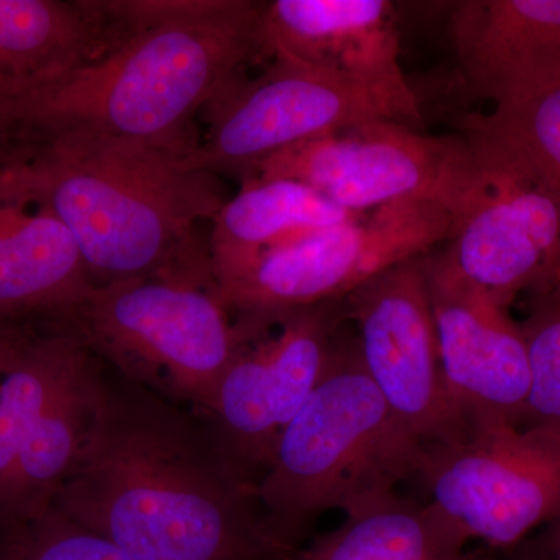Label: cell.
Here are the masks:
<instances>
[{"mask_svg":"<svg viewBox=\"0 0 560 560\" xmlns=\"http://www.w3.org/2000/svg\"><path fill=\"white\" fill-rule=\"evenodd\" d=\"M523 555L539 556L545 560H560V522L541 529L539 536L522 545Z\"/></svg>","mask_w":560,"mask_h":560,"instance_id":"obj_25","label":"cell"},{"mask_svg":"<svg viewBox=\"0 0 560 560\" xmlns=\"http://www.w3.org/2000/svg\"><path fill=\"white\" fill-rule=\"evenodd\" d=\"M131 27L113 47L0 95V150L65 136L194 142L191 119L267 55L265 3L130 0Z\"/></svg>","mask_w":560,"mask_h":560,"instance_id":"obj_2","label":"cell"},{"mask_svg":"<svg viewBox=\"0 0 560 560\" xmlns=\"http://www.w3.org/2000/svg\"><path fill=\"white\" fill-rule=\"evenodd\" d=\"M529 389L523 427L560 425V276L526 293Z\"/></svg>","mask_w":560,"mask_h":560,"instance_id":"obj_23","label":"cell"},{"mask_svg":"<svg viewBox=\"0 0 560 560\" xmlns=\"http://www.w3.org/2000/svg\"><path fill=\"white\" fill-rule=\"evenodd\" d=\"M463 127L517 151L560 201V86L533 101L471 116Z\"/></svg>","mask_w":560,"mask_h":560,"instance_id":"obj_22","label":"cell"},{"mask_svg":"<svg viewBox=\"0 0 560 560\" xmlns=\"http://www.w3.org/2000/svg\"><path fill=\"white\" fill-rule=\"evenodd\" d=\"M257 79L232 81L208 103L197 161L215 175L253 178L261 162L304 140L372 120L423 130L408 81L360 79L271 55Z\"/></svg>","mask_w":560,"mask_h":560,"instance_id":"obj_6","label":"cell"},{"mask_svg":"<svg viewBox=\"0 0 560 560\" xmlns=\"http://www.w3.org/2000/svg\"><path fill=\"white\" fill-rule=\"evenodd\" d=\"M102 377L103 361L94 353L40 416L22 445L0 521L33 514L54 503L55 493L79 458L91 429L101 399Z\"/></svg>","mask_w":560,"mask_h":560,"instance_id":"obj_21","label":"cell"},{"mask_svg":"<svg viewBox=\"0 0 560 560\" xmlns=\"http://www.w3.org/2000/svg\"><path fill=\"white\" fill-rule=\"evenodd\" d=\"M442 371L453 401L469 420L523 427L528 352L510 308L467 282L441 254H427Z\"/></svg>","mask_w":560,"mask_h":560,"instance_id":"obj_13","label":"cell"},{"mask_svg":"<svg viewBox=\"0 0 560 560\" xmlns=\"http://www.w3.org/2000/svg\"><path fill=\"white\" fill-rule=\"evenodd\" d=\"M514 560H545V559L539 558V556L523 555V552H521V555H518L517 558H515Z\"/></svg>","mask_w":560,"mask_h":560,"instance_id":"obj_27","label":"cell"},{"mask_svg":"<svg viewBox=\"0 0 560 560\" xmlns=\"http://www.w3.org/2000/svg\"><path fill=\"white\" fill-rule=\"evenodd\" d=\"M345 302L364 371L401 425L423 445L464 440L471 427L442 371L425 256L382 272Z\"/></svg>","mask_w":560,"mask_h":560,"instance_id":"obj_10","label":"cell"},{"mask_svg":"<svg viewBox=\"0 0 560 560\" xmlns=\"http://www.w3.org/2000/svg\"><path fill=\"white\" fill-rule=\"evenodd\" d=\"M92 289L66 224L20 171L0 164V323L60 324Z\"/></svg>","mask_w":560,"mask_h":560,"instance_id":"obj_14","label":"cell"},{"mask_svg":"<svg viewBox=\"0 0 560 560\" xmlns=\"http://www.w3.org/2000/svg\"><path fill=\"white\" fill-rule=\"evenodd\" d=\"M361 215L341 209L298 180H243L241 191L226 200L212 220L208 245L213 279L230 275L272 249Z\"/></svg>","mask_w":560,"mask_h":560,"instance_id":"obj_18","label":"cell"},{"mask_svg":"<svg viewBox=\"0 0 560 560\" xmlns=\"http://www.w3.org/2000/svg\"><path fill=\"white\" fill-rule=\"evenodd\" d=\"M259 478L206 416L103 363L91 429L54 504L132 560H294Z\"/></svg>","mask_w":560,"mask_h":560,"instance_id":"obj_1","label":"cell"},{"mask_svg":"<svg viewBox=\"0 0 560 560\" xmlns=\"http://www.w3.org/2000/svg\"><path fill=\"white\" fill-rule=\"evenodd\" d=\"M452 210L401 201L272 249L215 279L235 323L261 334L300 308L346 300L404 261L427 256L455 232Z\"/></svg>","mask_w":560,"mask_h":560,"instance_id":"obj_7","label":"cell"},{"mask_svg":"<svg viewBox=\"0 0 560 560\" xmlns=\"http://www.w3.org/2000/svg\"><path fill=\"white\" fill-rule=\"evenodd\" d=\"M130 27V0H0V95L102 57Z\"/></svg>","mask_w":560,"mask_h":560,"instance_id":"obj_17","label":"cell"},{"mask_svg":"<svg viewBox=\"0 0 560 560\" xmlns=\"http://www.w3.org/2000/svg\"><path fill=\"white\" fill-rule=\"evenodd\" d=\"M253 178L298 180L355 213L436 202L458 223L480 190L482 162L464 135L431 136L400 121L372 120L280 150Z\"/></svg>","mask_w":560,"mask_h":560,"instance_id":"obj_8","label":"cell"},{"mask_svg":"<svg viewBox=\"0 0 560 560\" xmlns=\"http://www.w3.org/2000/svg\"><path fill=\"white\" fill-rule=\"evenodd\" d=\"M14 326L11 324L0 323V361L5 357L7 350L10 348L11 338H13Z\"/></svg>","mask_w":560,"mask_h":560,"instance_id":"obj_26","label":"cell"},{"mask_svg":"<svg viewBox=\"0 0 560 560\" xmlns=\"http://www.w3.org/2000/svg\"><path fill=\"white\" fill-rule=\"evenodd\" d=\"M451 35L464 86L495 108L560 86V0H470Z\"/></svg>","mask_w":560,"mask_h":560,"instance_id":"obj_15","label":"cell"},{"mask_svg":"<svg viewBox=\"0 0 560 560\" xmlns=\"http://www.w3.org/2000/svg\"><path fill=\"white\" fill-rule=\"evenodd\" d=\"M422 442L389 410L342 331L311 397L283 430L259 497L275 528L301 548L324 512H349L416 477Z\"/></svg>","mask_w":560,"mask_h":560,"instance_id":"obj_4","label":"cell"},{"mask_svg":"<svg viewBox=\"0 0 560 560\" xmlns=\"http://www.w3.org/2000/svg\"><path fill=\"white\" fill-rule=\"evenodd\" d=\"M0 522V560H132L54 503Z\"/></svg>","mask_w":560,"mask_h":560,"instance_id":"obj_24","label":"cell"},{"mask_svg":"<svg viewBox=\"0 0 560 560\" xmlns=\"http://www.w3.org/2000/svg\"><path fill=\"white\" fill-rule=\"evenodd\" d=\"M482 179L442 253L467 282L510 308L560 276V201L517 151L478 131Z\"/></svg>","mask_w":560,"mask_h":560,"instance_id":"obj_11","label":"cell"},{"mask_svg":"<svg viewBox=\"0 0 560 560\" xmlns=\"http://www.w3.org/2000/svg\"><path fill=\"white\" fill-rule=\"evenodd\" d=\"M200 140L65 136L0 150L75 238L92 285L140 278L215 282L198 223L223 208L219 175L197 161Z\"/></svg>","mask_w":560,"mask_h":560,"instance_id":"obj_3","label":"cell"},{"mask_svg":"<svg viewBox=\"0 0 560 560\" xmlns=\"http://www.w3.org/2000/svg\"><path fill=\"white\" fill-rule=\"evenodd\" d=\"M416 477L467 541L521 548L560 522V425L481 423L464 440L423 445Z\"/></svg>","mask_w":560,"mask_h":560,"instance_id":"obj_9","label":"cell"},{"mask_svg":"<svg viewBox=\"0 0 560 560\" xmlns=\"http://www.w3.org/2000/svg\"><path fill=\"white\" fill-rule=\"evenodd\" d=\"M61 324L128 381L201 416H209L232 357L253 338L215 282L176 278L94 287Z\"/></svg>","mask_w":560,"mask_h":560,"instance_id":"obj_5","label":"cell"},{"mask_svg":"<svg viewBox=\"0 0 560 560\" xmlns=\"http://www.w3.org/2000/svg\"><path fill=\"white\" fill-rule=\"evenodd\" d=\"M268 57L280 55L360 79L408 81L393 3L386 0H276L264 7Z\"/></svg>","mask_w":560,"mask_h":560,"instance_id":"obj_16","label":"cell"},{"mask_svg":"<svg viewBox=\"0 0 560 560\" xmlns=\"http://www.w3.org/2000/svg\"><path fill=\"white\" fill-rule=\"evenodd\" d=\"M66 324H44L39 335L16 330L0 364V514L9 501L22 445L61 390L92 359Z\"/></svg>","mask_w":560,"mask_h":560,"instance_id":"obj_19","label":"cell"},{"mask_svg":"<svg viewBox=\"0 0 560 560\" xmlns=\"http://www.w3.org/2000/svg\"><path fill=\"white\" fill-rule=\"evenodd\" d=\"M348 319L346 302L300 308L232 357L209 416L221 444L257 478L318 385Z\"/></svg>","mask_w":560,"mask_h":560,"instance_id":"obj_12","label":"cell"},{"mask_svg":"<svg viewBox=\"0 0 560 560\" xmlns=\"http://www.w3.org/2000/svg\"><path fill=\"white\" fill-rule=\"evenodd\" d=\"M433 503L393 492L346 512L340 526L301 547L294 560H478Z\"/></svg>","mask_w":560,"mask_h":560,"instance_id":"obj_20","label":"cell"}]
</instances>
